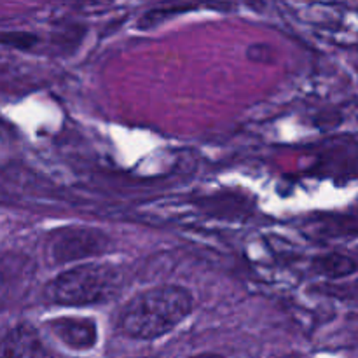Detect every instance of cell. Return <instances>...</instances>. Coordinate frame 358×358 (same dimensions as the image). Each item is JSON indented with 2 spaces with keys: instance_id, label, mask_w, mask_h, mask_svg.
Returning <instances> with one entry per match:
<instances>
[{
  "instance_id": "4",
  "label": "cell",
  "mask_w": 358,
  "mask_h": 358,
  "mask_svg": "<svg viewBox=\"0 0 358 358\" xmlns=\"http://www.w3.org/2000/svg\"><path fill=\"white\" fill-rule=\"evenodd\" d=\"M0 358H48V353L38 332L20 324L0 339Z\"/></svg>"
},
{
  "instance_id": "7",
  "label": "cell",
  "mask_w": 358,
  "mask_h": 358,
  "mask_svg": "<svg viewBox=\"0 0 358 358\" xmlns=\"http://www.w3.org/2000/svg\"><path fill=\"white\" fill-rule=\"evenodd\" d=\"M191 358H224L222 355H217V353H199V355L191 357Z\"/></svg>"
},
{
  "instance_id": "2",
  "label": "cell",
  "mask_w": 358,
  "mask_h": 358,
  "mask_svg": "<svg viewBox=\"0 0 358 358\" xmlns=\"http://www.w3.org/2000/svg\"><path fill=\"white\" fill-rule=\"evenodd\" d=\"M121 287V273L112 264L87 262L59 273L45 285L44 297L59 306H87L112 299Z\"/></svg>"
},
{
  "instance_id": "6",
  "label": "cell",
  "mask_w": 358,
  "mask_h": 358,
  "mask_svg": "<svg viewBox=\"0 0 358 358\" xmlns=\"http://www.w3.org/2000/svg\"><path fill=\"white\" fill-rule=\"evenodd\" d=\"M318 271L324 273L327 276H348L352 273H355V261L346 255L339 254H331L325 255V257L318 259Z\"/></svg>"
},
{
  "instance_id": "1",
  "label": "cell",
  "mask_w": 358,
  "mask_h": 358,
  "mask_svg": "<svg viewBox=\"0 0 358 358\" xmlns=\"http://www.w3.org/2000/svg\"><path fill=\"white\" fill-rule=\"evenodd\" d=\"M194 308V299L180 285H159L128 301L119 315L117 327L131 339L150 341L177 329Z\"/></svg>"
},
{
  "instance_id": "3",
  "label": "cell",
  "mask_w": 358,
  "mask_h": 358,
  "mask_svg": "<svg viewBox=\"0 0 358 358\" xmlns=\"http://www.w3.org/2000/svg\"><path fill=\"white\" fill-rule=\"evenodd\" d=\"M108 236L101 231L90 227H72L66 229L52 241L51 254L58 262H72L79 259L100 255L107 250Z\"/></svg>"
},
{
  "instance_id": "5",
  "label": "cell",
  "mask_w": 358,
  "mask_h": 358,
  "mask_svg": "<svg viewBox=\"0 0 358 358\" xmlns=\"http://www.w3.org/2000/svg\"><path fill=\"white\" fill-rule=\"evenodd\" d=\"M52 334L73 350H90L96 345V324L91 318H56L49 322Z\"/></svg>"
}]
</instances>
